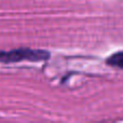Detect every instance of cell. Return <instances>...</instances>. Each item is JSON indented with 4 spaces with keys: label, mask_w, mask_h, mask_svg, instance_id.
Segmentation results:
<instances>
[{
    "label": "cell",
    "mask_w": 123,
    "mask_h": 123,
    "mask_svg": "<svg viewBox=\"0 0 123 123\" xmlns=\"http://www.w3.org/2000/svg\"><path fill=\"white\" fill-rule=\"evenodd\" d=\"M50 52L44 50L29 49V48H19L10 51H0V63L10 64L18 62H43L50 58Z\"/></svg>",
    "instance_id": "1"
},
{
    "label": "cell",
    "mask_w": 123,
    "mask_h": 123,
    "mask_svg": "<svg viewBox=\"0 0 123 123\" xmlns=\"http://www.w3.org/2000/svg\"><path fill=\"white\" fill-rule=\"evenodd\" d=\"M106 63H107V65H109V66L123 69V51L113 53L112 55L109 56L106 60Z\"/></svg>",
    "instance_id": "2"
}]
</instances>
